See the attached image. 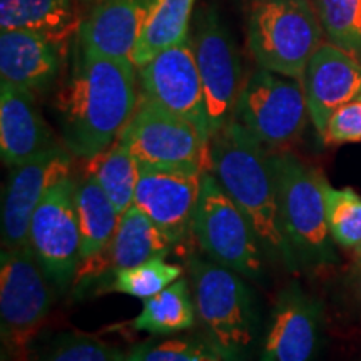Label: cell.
Wrapping results in <instances>:
<instances>
[{
  "label": "cell",
  "mask_w": 361,
  "mask_h": 361,
  "mask_svg": "<svg viewBox=\"0 0 361 361\" xmlns=\"http://www.w3.org/2000/svg\"><path fill=\"white\" fill-rule=\"evenodd\" d=\"M129 59H112L74 47L71 72L54 97L64 146L80 159L111 147L137 107V74Z\"/></svg>",
  "instance_id": "cell-1"
},
{
  "label": "cell",
  "mask_w": 361,
  "mask_h": 361,
  "mask_svg": "<svg viewBox=\"0 0 361 361\" xmlns=\"http://www.w3.org/2000/svg\"><path fill=\"white\" fill-rule=\"evenodd\" d=\"M271 156L263 144L229 119L211 137L207 171L245 214L264 255L293 268L296 256L283 229Z\"/></svg>",
  "instance_id": "cell-2"
},
{
  "label": "cell",
  "mask_w": 361,
  "mask_h": 361,
  "mask_svg": "<svg viewBox=\"0 0 361 361\" xmlns=\"http://www.w3.org/2000/svg\"><path fill=\"white\" fill-rule=\"evenodd\" d=\"M196 316L209 343L224 360H238L255 346L258 336L256 300L241 274L213 259L189 263Z\"/></svg>",
  "instance_id": "cell-3"
},
{
  "label": "cell",
  "mask_w": 361,
  "mask_h": 361,
  "mask_svg": "<svg viewBox=\"0 0 361 361\" xmlns=\"http://www.w3.org/2000/svg\"><path fill=\"white\" fill-rule=\"evenodd\" d=\"M323 34L311 0H256L251 6L247 42L261 69L303 80Z\"/></svg>",
  "instance_id": "cell-4"
},
{
  "label": "cell",
  "mask_w": 361,
  "mask_h": 361,
  "mask_svg": "<svg viewBox=\"0 0 361 361\" xmlns=\"http://www.w3.org/2000/svg\"><path fill=\"white\" fill-rule=\"evenodd\" d=\"M279 214L284 234L296 259L305 263H328L335 258L326 221L324 178L290 152L273 154Z\"/></svg>",
  "instance_id": "cell-5"
},
{
  "label": "cell",
  "mask_w": 361,
  "mask_h": 361,
  "mask_svg": "<svg viewBox=\"0 0 361 361\" xmlns=\"http://www.w3.org/2000/svg\"><path fill=\"white\" fill-rule=\"evenodd\" d=\"M51 283L32 247H2L0 324L13 361H27L30 343L51 311Z\"/></svg>",
  "instance_id": "cell-6"
},
{
  "label": "cell",
  "mask_w": 361,
  "mask_h": 361,
  "mask_svg": "<svg viewBox=\"0 0 361 361\" xmlns=\"http://www.w3.org/2000/svg\"><path fill=\"white\" fill-rule=\"evenodd\" d=\"M308 116L303 82L259 67L239 90L231 119L274 149L296 141Z\"/></svg>",
  "instance_id": "cell-7"
},
{
  "label": "cell",
  "mask_w": 361,
  "mask_h": 361,
  "mask_svg": "<svg viewBox=\"0 0 361 361\" xmlns=\"http://www.w3.org/2000/svg\"><path fill=\"white\" fill-rule=\"evenodd\" d=\"M192 233L201 250L224 268L247 278L263 273V250L241 209L209 171L201 179Z\"/></svg>",
  "instance_id": "cell-8"
},
{
  "label": "cell",
  "mask_w": 361,
  "mask_h": 361,
  "mask_svg": "<svg viewBox=\"0 0 361 361\" xmlns=\"http://www.w3.org/2000/svg\"><path fill=\"white\" fill-rule=\"evenodd\" d=\"M117 142L128 149L139 166L209 169V141L201 130L142 94Z\"/></svg>",
  "instance_id": "cell-9"
},
{
  "label": "cell",
  "mask_w": 361,
  "mask_h": 361,
  "mask_svg": "<svg viewBox=\"0 0 361 361\" xmlns=\"http://www.w3.org/2000/svg\"><path fill=\"white\" fill-rule=\"evenodd\" d=\"M75 183L72 176L57 183L44 197L32 216L29 246L47 276L66 290L79 273L80 229Z\"/></svg>",
  "instance_id": "cell-10"
},
{
  "label": "cell",
  "mask_w": 361,
  "mask_h": 361,
  "mask_svg": "<svg viewBox=\"0 0 361 361\" xmlns=\"http://www.w3.org/2000/svg\"><path fill=\"white\" fill-rule=\"evenodd\" d=\"M194 56L204 90L211 137L231 119L241 90V57L231 32L214 8L196 16L192 35Z\"/></svg>",
  "instance_id": "cell-11"
},
{
  "label": "cell",
  "mask_w": 361,
  "mask_h": 361,
  "mask_svg": "<svg viewBox=\"0 0 361 361\" xmlns=\"http://www.w3.org/2000/svg\"><path fill=\"white\" fill-rule=\"evenodd\" d=\"M142 96L189 121L211 141L209 119L191 37L157 54L139 69Z\"/></svg>",
  "instance_id": "cell-12"
},
{
  "label": "cell",
  "mask_w": 361,
  "mask_h": 361,
  "mask_svg": "<svg viewBox=\"0 0 361 361\" xmlns=\"http://www.w3.org/2000/svg\"><path fill=\"white\" fill-rule=\"evenodd\" d=\"M72 154L64 142L12 166L2 202V247L29 246V228L40 202L69 178Z\"/></svg>",
  "instance_id": "cell-13"
},
{
  "label": "cell",
  "mask_w": 361,
  "mask_h": 361,
  "mask_svg": "<svg viewBox=\"0 0 361 361\" xmlns=\"http://www.w3.org/2000/svg\"><path fill=\"white\" fill-rule=\"evenodd\" d=\"M204 169L149 168L141 166L134 206L141 209L173 245L192 231L194 211L200 200Z\"/></svg>",
  "instance_id": "cell-14"
},
{
  "label": "cell",
  "mask_w": 361,
  "mask_h": 361,
  "mask_svg": "<svg viewBox=\"0 0 361 361\" xmlns=\"http://www.w3.org/2000/svg\"><path fill=\"white\" fill-rule=\"evenodd\" d=\"M310 119L323 137L329 117L345 104L361 97V62L331 42H322L303 75Z\"/></svg>",
  "instance_id": "cell-15"
},
{
  "label": "cell",
  "mask_w": 361,
  "mask_h": 361,
  "mask_svg": "<svg viewBox=\"0 0 361 361\" xmlns=\"http://www.w3.org/2000/svg\"><path fill=\"white\" fill-rule=\"evenodd\" d=\"M322 308L301 290L288 284L278 295L266 331L261 361H314Z\"/></svg>",
  "instance_id": "cell-16"
},
{
  "label": "cell",
  "mask_w": 361,
  "mask_h": 361,
  "mask_svg": "<svg viewBox=\"0 0 361 361\" xmlns=\"http://www.w3.org/2000/svg\"><path fill=\"white\" fill-rule=\"evenodd\" d=\"M61 141L40 114L35 94L0 82V156L8 168L40 154Z\"/></svg>",
  "instance_id": "cell-17"
},
{
  "label": "cell",
  "mask_w": 361,
  "mask_h": 361,
  "mask_svg": "<svg viewBox=\"0 0 361 361\" xmlns=\"http://www.w3.org/2000/svg\"><path fill=\"white\" fill-rule=\"evenodd\" d=\"M149 6L151 0H99L82 22L75 47L92 56L130 61Z\"/></svg>",
  "instance_id": "cell-18"
},
{
  "label": "cell",
  "mask_w": 361,
  "mask_h": 361,
  "mask_svg": "<svg viewBox=\"0 0 361 361\" xmlns=\"http://www.w3.org/2000/svg\"><path fill=\"white\" fill-rule=\"evenodd\" d=\"M174 245L157 226L133 206L121 216L114 236L97 258L80 264L75 281L117 273L151 259L164 258Z\"/></svg>",
  "instance_id": "cell-19"
},
{
  "label": "cell",
  "mask_w": 361,
  "mask_h": 361,
  "mask_svg": "<svg viewBox=\"0 0 361 361\" xmlns=\"http://www.w3.org/2000/svg\"><path fill=\"white\" fill-rule=\"evenodd\" d=\"M75 0H0V29L30 30L67 59L82 27Z\"/></svg>",
  "instance_id": "cell-20"
},
{
  "label": "cell",
  "mask_w": 361,
  "mask_h": 361,
  "mask_svg": "<svg viewBox=\"0 0 361 361\" xmlns=\"http://www.w3.org/2000/svg\"><path fill=\"white\" fill-rule=\"evenodd\" d=\"M64 59L52 44L30 30L0 32L2 80L37 94L56 82Z\"/></svg>",
  "instance_id": "cell-21"
},
{
  "label": "cell",
  "mask_w": 361,
  "mask_h": 361,
  "mask_svg": "<svg viewBox=\"0 0 361 361\" xmlns=\"http://www.w3.org/2000/svg\"><path fill=\"white\" fill-rule=\"evenodd\" d=\"M75 204L80 229V264H84L106 250L121 216L101 184L90 174H85L75 186Z\"/></svg>",
  "instance_id": "cell-22"
},
{
  "label": "cell",
  "mask_w": 361,
  "mask_h": 361,
  "mask_svg": "<svg viewBox=\"0 0 361 361\" xmlns=\"http://www.w3.org/2000/svg\"><path fill=\"white\" fill-rule=\"evenodd\" d=\"M196 0H151L147 19L130 62L141 69L157 54L189 37L192 8Z\"/></svg>",
  "instance_id": "cell-23"
},
{
  "label": "cell",
  "mask_w": 361,
  "mask_h": 361,
  "mask_svg": "<svg viewBox=\"0 0 361 361\" xmlns=\"http://www.w3.org/2000/svg\"><path fill=\"white\" fill-rule=\"evenodd\" d=\"M196 306L188 279H176L166 290L144 301L142 311L135 316L133 326L149 335H173L194 324Z\"/></svg>",
  "instance_id": "cell-24"
},
{
  "label": "cell",
  "mask_w": 361,
  "mask_h": 361,
  "mask_svg": "<svg viewBox=\"0 0 361 361\" xmlns=\"http://www.w3.org/2000/svg\"><path fill=\"white\" fill-rule=\"evenodd\" d=\"M87 174L94 176L119 216L134 206L135 186L139 179V162L121 142H114L106 151L89 157Z\"/></svg>",
  "instance_id": "cell-25"
},
{
  "label": "cell",
  "mask_w": 361,
  "mask_h": 361,
  "mask_svg": "<svg viewBox=\"0 0 361 361\" xmlns=\"http://www.w3.org/2000/svg\"><path fill=\"white\" fill-rule=\"evenodd\" d=\"M314 7L329 42L361 62V0H314Z\"/></svg>",
  "instance_id": "cell-26"
},
{
  "label": "cell",
  "mask_w": 361,
  "mask_h": 361,
  "mask_svg": "<svg viewBox=\"0 0 361 361\" xmlns=\"http://www.w3.org/2000/svg\"><path fill=\"white\" fill-rule=\"evenodd\" d=\"M326 221L333 241L346 250L361 245V196L353 189H336L324 183Z\"/></svg>",
  "instance_id": "cell-27"
},
{
  "label": "cell",
  "mask_w": 361,
  "mask_h": 361,
  "mask_svg": "<svg viewBox=\"0 0 361 361\" xmlns=\"http://www.w3.org/2000/svg\"><path fill=\"white\" fill-rule=\"evenodd\" d=\"M180 266L166 263L164 258H157L134 268L117 271L109 290L146 301L166 290L169 284L180 278Z\"/></svg>",
  "instance_id": "cell-28"
},
{
  "label": "cell",
  "mask_w": 361,
  "mask_h": 361,
  "mask_svg": "<svg viewBox=\"0 0 361 361\" xmlns=\"http://www.w3.org/2000/svg\"><path fill=\"white\" fill-rule=\"evenodd\" d=\"M39 361H126V356L96 336L64 333L49 345Z\"/></svg>",
  "instance_id": "cell-29"
},
{
  "label": "cell",
  "mask_w": 361,
  "mask_h": 361,
  "mask_svg": "<svg viewBox=\"0 0 361 361\" xmlns=\"http://www.w3.org/2000/svg\"><path fill=\"white\" fill-rule=\"evenodd\" d=\"M126 361H224L207 343L194 340H161L137 345L126 356Z\"/></svg>",
  "instance_id": "cell-30"
},
{
  "label": "cell",
  "mask_w": 361,
  "mask_h": 361,
  "mask_svg": "<svg viewBox=\"0 0 361 361\" xmlns=\"http://www.w3.org/2000/svg\"><path fill=\"white\" fill-rule=\"evenodd\" d=\"M322 139L324 144L361 142V99L333 112Z\"/></svg>",
  "instance_id": "cell-31"
},
{
  "label": "cell",
  "mask_w": 361,
  "mask_h": 361,
  "mask_svg": "<svg viewBox=\"0 0 361 361\" xmlns=\"http://www.w3.org/2000/svg\"><path fill=\"white\" fill-rule=\"evenodd\" d=\"M351 288H353L356 301L361 305V261L353 271V279H351Z\"/></svg>",
  "instance_id": "cell-32"
},
{
  "label": "cell",
  "mask_w": 361,
  "mask_h": 361,
  "mask_svg": "<svg viewBox=\"0 0 361 361\" xmlns=\"http://www.w3.org/2000/svg\"><path fill=\"white\" fill-rule=\"evenodd\" d=\"M358 251H360V255H361V245L358 246Z\"/></svg>",
  "instance_id": "cell-33"
},
{
  "label": "cell",
  "mask_w": 361,
  "mask_h": 361,
  "mask_svg": "<svg viewBox=\"0 0 361 361\" xmlns=\"http://www.w3.org/2000/svg\"><path fill=\"white\" fill-rule=\"evenodd\" d=\"M360 99H361V97H360Z\"/></svg>",
  "instance_id": "cell-34"
}]
</instances>
